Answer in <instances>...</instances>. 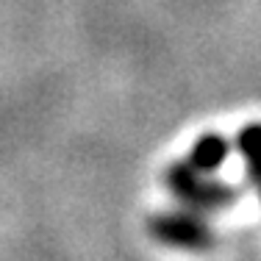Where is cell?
Returning a JSON list of instances; mask_svg holds the SVG:
<instances>
[{
	"instance_id": "4",
	"label": "cell",
	"mask_w": 261,
	"mask_h": 261,
	"mask_svg": "<svg viewBox=\"0 0 261 261\" xmlns=\"http://www.w3.org/2000/svg\"><path fill=\"white\" fill-rule=\"evenodd\" d=\"M236 147H239L242 159H245L247 178H250V184H256L258 197H261V122L242 128L239 136H236Z\"/></svg>"
},
{
	"instance_id": "1",
	"label": "cell",
	"mask_w": 261,
	"mask_h": 261,
	"mask_svg": "<svg viewBox=\"0 0 261 261\" xmlns=\"http://www.w3.org/2000/svg\"><path fill=\"white\" fill-rule=\"evenodd\" d=\"M164 184L178 200H184L186 206L203 211V214H206V211H214V208H225V206H231V203L239 200V189H236V186L214 181L206 172H197L195 167H189L186 161L167 167Z\"/></svg>"
},
{
	"instance_id": "3",
	"label": "cell",
	"mask_w": 261,
	"mask_h": 261,
	"mask_svg": "<svg viewBox=\"0 0 261 261\" xmlns=\"http://www.w3.org/2000/svg\"><path fill=\"white\" fill-rule=\"evenodd\" d=\"M228 153H231V145H228L225 136L220 134H203L200 139L192 145V153H189V161L186 164L195 167L197 172H217L222 164H225Z\"/></svg>"
},
{
	"instance_id": "2",
	"label": "cell",
	"mask_w": 261,
	"mask_h": 261,
	"mask_svg": "<svg viewBox=\"0 0 261 261\" xmlns=\"http://www.w3.org/2000/svg\"><path fill=\"white\" fill-rule=\"evenodd\" d=\"M147 231L161 245L178 250H208L214 245L208 222L192 211H161L147 220Z\"/></svg>"
}]
</instances>
